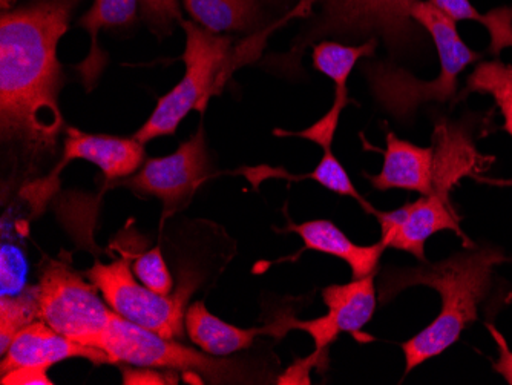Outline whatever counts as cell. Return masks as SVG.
Listing matches in <instances>:
<instances>
[{"label": "cell", "instance_id": "cell-1", "mask_svg": "<svg viewBox=\"0 0 512 385\" xmlns=\"http://www.w3.org/2000/svg\"><path fill=\"white\" fill-rule=\"evenodd\" d=\"M77 0H34L0 19V132L36 163L56 152L62 132L57 45Z\"/></svg>", "mask_w": 512, "mask_h": 385}, {"label": "cell", "instance_id": "cell-2", "mask_svg": "<svg viewBox=\"0 0 512 385\" xmlns=\"http://www.w3.org/2000/svg\"><path fill=\"white\" fill-rule=\"evenodd\" d=\"M505 260L497 249L483 247L451 255L437 263L425 261L419 266L387 267L382 270L378 280L381 306L414 286L436 290L442 301L436 320L402 344L405 375L450 349L460 333L477 320L479 304L490 290L494 267Z\"/></svg>", "mask_w": 512, "mask_h": 385}, {"label": "cell", "instance_id": "cell-3", "mask_svg": "<svg viewBox=\"0 0 512 385\" xmlns=\"http://www.w3.org/2000/svg\"><path fill=\"white\" fill-rule=\"evenodd\" d=\"M180 24L186 31V50L181 56L186 73L172 91L158 100L148 122L135 132V139L143 145L174 135L192 109L203 114L209 99L220 93L237 63L232 37L211 33L197 22L181 19Z\"/></svg>", "mask_w": 512, "mask_h": 385}, {"label": "cell", "instance_id": "cell-4", "mask_svg": "<svg viewBox=\"0 0 512 385\" xmlns=\"http://www.w3.org/2000/svg\"><path fill=\"white\" fill-rule=\"evenodd\" d=\"M97 347L111 356L112 364L122 362L128 366L183 372L194 376L197 382L253 384V381L263 379L253 375L252 367L243 361L215 358L209 353L181 346L172 339L125 320L115 312Z\"/></svg>", "mask_w": 512, "mask_h": 385}, {"label": "cell", "instance_id": "cell-5", "mask_svg": "<svg viewBox=\"0 0 512 385\" xmlns=\"http://www.w3.org/2000/svg\"><path fill=\"white\" fill-rule=\"evenodd\" d=\"M39 320L83 346L97 347L114 310L100 300L97 287L65 264L43 269L39 286Z\"/></svg>", "mask_w": 512, "mask_h": 385}, {"label": "cell", "instance_id": "cell-6", "mask_svg": "<svg viewBox=\"0 0 512 385\" xmlns=\"http://www.w3.org/2000/svg\"><path fill=\"white\" fill-rule=\"evenodd\" d=\"M132 274L134 272L126 260L109 264L97 261L86 270V277L117 315L163 338L174 339L183 335L186 324L184 309L192 287L184 286L175 295L165 297L138 283Z\"/></svg>", "mask_w": 512, "mask_h": 385}, {"label": "cell", "instance_id": "cell-7", "mask_svg": "<svg viewBox=\"0 0 512 385\" xmlns=\"http://www.w3.org/2000/svg\"><path fill=\"white\" fill-rule=\"evenodd\" d=\"M321 2L322 20L307 42L321 34H350L385 39L391 47H404L417 36L413 19L419 0H306Z\"/></svg>", "mask_w": 512, "mask_h": 385}, {"label": "cell", "instance_id": "cell-8", "mask_svg": "<svg viewBox=\"0 0 512 385\" xmlns=\"http://www.w3.org/2000/svg\"><path fill=\"white\" fill-rule=\"evenodd\" d=\"M376 275L347 284H335L322 290V300L327 313L316 320L299 321L295 318H279L270 324L272 335H284L292 329L309 333L315 343V353L310 358L318 361L341 333H359L375 315L378 309Z\"/></svg>", "mask_w": 512, "mask_h": 385}, {"label": "cell", "instance_id": "cell-9", "mask_svg": "<svg viewBox=\"0 0 512 385\" xmlns=\"http://www.w3.org/2000/svg\"><path fill=\"white\" fill-rule=\"evenodd\" d=\"M204 137L203 126H200L174 154L149 158L140 172L123 181V185L140 194L160 198L166 212L174 211L206 180L209 162Z\"/></svg>", "mask_w": 512, "mask_h": 385}, {"label": "cell", "instance_id": "cell-10", "mask_svg": "<svg viewBox=\"0 0 512 385\" xmlns=\"http://www.w3.org/2000/svg\"><path fill=\"white\" fill-rule=\"evenodd\" d=\"M381 224V243L390 249L407 252L425 263V244L440 231H453L465 244L474 247L460 228V220L450 198L421 195L413 203L388 212H376Z\"/></svg>", "mask_w": 512, "mask_h": 385}, {"label": "cell", "instance_id": "cell-11", "mask_svg": "<svg viewBox=\"0 0 512 385\" xmlns=\"http://www.w3.org/2000/svg\"><path fill=\"white\" fill-rule=\"evenodd\" d=\"M2 356V376L20 369L46 372L57 362L71 358L88 359L96 366L112 364L111 356L105 350L83 346L40 320L23 327Z\"/></svg>", "mask_w": 512, "mask_h": 385}, {"label": "cell", "instance_id": "cell-12", "mask_svg": "<svg viewBox=\"0 0 512 385\" xmlns=\"http://www.w3.org/2000/svg\"><path fill=\"white\" fill-rule=\"evenodd\" d=\"M378 39H370L359 47H348L338 42H321L313 50V66L319 73L325 74L335 83V102L330 111L321 120L301 132L275 131L283 137H301L321 146L322 149H332L333 137L341 120L342 109L348 103L347 80L352 74L356 63L365 57L375 54Z\"/></svg>", "mask_w": 512, "mask_h": 385}, {"label": "cell", "instance_id": "cell-13", "mask_svg": "<svg viewBox=\"0 0 512 385\" xmlns=\"http://www.w3.org/2000/svg\"><path fill=\"white\" fill-rule=\"evenodd\" d=\"M73 160H83L99 166L106 180L131 177L145 160V145L135 137L86 134L76 128H66L62 163L57 172Z\"/></svg>", "mask_w": 512, "mask_h": 385}, {"label": "cell", "instance_id": "cell-14", "mask_svg": "<svg viewBox=\"0 0 512 385\" xmlns=\"http://www.w3.org/2000/svg\"><path fill=\"white\" fill-rule=\"evenodd\" d=\"M384 165L376 175L364 174L378 191L404 189L421 195L434 194L436 158L433 145L417 146L399 139L394 132H387Z\"/></svg>", "mask_w": 512, "mask_h": 385}, {"label": "cell", "instance_id": "cell-15", "mask_svg": "<svg viewBox=\"0 0 512 385\" xmlns=\"http://www.w3.org/2000/svg\"><path fill=\"white\" fill-rule=\"evenodd\" d=\"M281 232H295L304 241V247L298 254L290 257L295 261L304 251L321 252L345 261L352 269L353 280H361L368 275H378L379 261L387 247L379 241L370 246L353 243L341 229L330 220H312L306 223H290Z\"/></svg>", "mask_w": 512, "mask_h": 385}, {"label": "cell", "instance_id": "cell-16", "mask_svg": "<svg viewBox=\"0 0 512 385\" xmlns=\"http://www.w3.org/2000/svg\"><path fill=\"white\" fill-rule=\"evenodd\" d=\"M186 330L192 343L197 344L203 352L214 356H229L249 349L260 335H270L269 326L241 329L232 326L218 316L212 315L204 303L197 301L186 312Z\"/></svg>", "mask_w": 512, "mask_h": 385}, {"label": "cell", "instance_id": "cell-17", "mask_svg": "<svg viewBox=\"0 0 512 385\" xmlns=\"http://www.w3.org/2000/svg\"><path fill=\"white\" fill-rule=\"evenodd\" d=\"M138 0H96L91 10L79 20V27L85 28L91 36V51L82 63L76 66L86 91H91L99 82L108 56L99 47V34L103 28L126 27L134 22Z\"/></svg>", "mask_w": 512, "mask_h": 385}, {"label": "cell", "instance_id": "cell-18", "mask_svg": "<svg viewBox=\"0 0 512 385\" xmlns=\"http://www.w3.org/2000/svg\"><path fill=\"white\" fill-rule=\"evenodd\" d=\"M241 174L252 183L253 188L258 189V186L263 181L269 178H278V180L287 181H302L313 180L319 185L324 186L325 189L335 192V194L344 195V197L355 198L359 205L368 212V214L376 215V209L368 205L367 200L362 198V195L356 191L353 181L348 177L347 171L344 166L339 163L338 158L333 154L332 149H325L322 155L321 162L309 174H290L284 168H272V166H255V168H243Z\"/></svg>", "mask_w": 512, "mask_h": 385}, {"label": "cell", "instance_id": "cell-19", "mask_svg": "<svg viewBox=\"0 0 512 385\" xmlns=\"http://www.w3.org/2000/svg\"><path fill=\"white\" fill-rule=\"evenodd\" d=\"M195 22L211 33L247 31L258 16V0H183Z\"/></svg>", "mask_w": 512, "mask_h": 385}, {"label": "cell", "instance_id": "cell-20", "mask_svg": "<svg viewBox=\"0 0 512 385\" xmlns=\"http://www.w3.org/2000/svg\"><path fill=\"white\" fill-rule=\"evenodd\" d=\"M434 7L444 11L454 22L477 20L491 36L490 53L499 56L505 48H512V8L502 7L482 14L470 0H428Z\"/></svg>", "mask_w": 512, "mask_h": 385}, {"label": "cell", "instance_id": "cell-21", "mask_svg": "<svg viewBox=\"0 0 512 385\" xmlns=\"http://www.w3.org/2000/svg\"><path fill=\"white\" fill-rule=\"evenodd\" d=\"M468 91L490 94L503 116V129L512 139V66L494 60L482 63L468 79ZM512 185V181H511Z\"/></svg>", "mask_w": 512, "mask_h": 385}, {"label": "cell", "instance_id": "cell-22", "mask_svg": "<svg viewBox=\"0 0 512 385\" xmlns=\"http://www.w3.org/2000/svg\"><path fill=\"white\" fill-rule=\"evenodd\" d=\"M39 320V290L28 287L17 297H2L0 300V352L7 353L14 336Z\"/></svg>", "mask_w": 512, "mask_h": 385}, {"label": "cell", "instance_id": "cell-23", "mask_svg": "<svg viewBox=\"0 0 512 385\" xmlns=\"http://www.w3.org/2000/svg\"><path fill=\"white\" fill-rule=\"evenodd\" d=\"M132 270L140 283L145 284L155 293H160L165 297L171 295L172 289H174V280L166 266L165 258L161 255L160 247H154L146 254L140 255L135 260Z\"/></svg>", "mask_w": 512, "mask_h": 385}, {"label": "cell", "instance_id": "cell-24", "mask_svg": "<svg viewBox=\"0 0 512 385\" xmlns=\"http://www.w3.org/2000/svg\"><path fill=\"white\" fill-rule=\"evenodd\" d=\"M27 260L20 247L14 244L2 246V297H17L25 292L27 284Z\"/></svg>", "mask_w": 512, "mask_h": 385}, {"label": "cell", "instance_id": "cell-25", "mask_svg": "<svg viewBox=\"0 0 512 385\" xmlns=\"http://www.w3.org/2000/svg\"><path fill=\"white\" fill-rule=\"evenodd\" d=\"M142 11L155 31L168 33L174 22H181L178 0H142Z\"/></svg>", "mask_w": 512, "mask_h": 385}, {"label": "cell", "instance_id": "cell-26", "mask_svg": "<svg viewBox=\"0 0 512 385\" xmlns=\"http://www.w3.org/2000/svg\"><path fill=\"white\" fill-rule=\"evenodd\" d=\"M123 384H177V379L161 375L151 367H140V369H123Z\"/></svg>", "mask_w": 512, "mask_h": 385}, {"label": "cell", "instance_id": "cell-27", "mask_svg": "<svg viewBox=\"0 0 512 385\" xmlns=\"http://www.w3.org/2000/svg\"><path fill=\"white\" fill-rule=\"evenodd\" d=\"M490 332L493 333L494 339H496L497 346H499V361L496 362L497 373L503 376L508 381V384L512 385V352L509 350L508 344H506L505 338L500 335L499 330L494 326H488Z\"/></svg>", "mask_w": 512, "mask_h": 385}, {"label": "cell", "instance_id": "cell-28", "mask_svg": "<svg viewBox=\"0 0 512 385\" xmlns=\"http://www.w3.org/2000/svg\"><path fill=\"white\" fill-rule=\"evenodd\" d=\"M2 384L51 385L53 384V381H51V379L46 376V372H42V370L20 369L2 376Z\"/></svg>", "mask_w": 512, "mask_h": 385}]
</instances>
